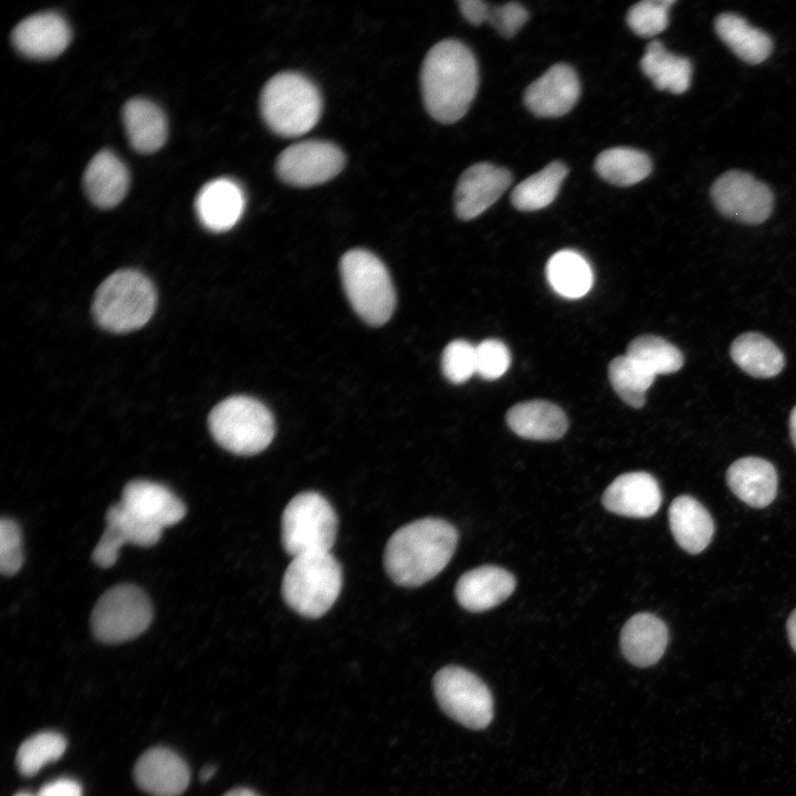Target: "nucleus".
I'll use <instances>...</instances> for the list:
<instances>
[{"mask_svg":"<svg viewBox=\"0 0 796 796\" xmlns=\"http://www.w3.org/2000/svg\"><path fill=\"white\" fill-rule=\"evenodd\" d=\"M626 355L653 376L675 373L683 365L682 353L654 335H641L632 339Z\"/></svg>","mask_w":796,"mask_h":796,"instance_id":"nucleus-33","label":"nucleus"},{"mask_svg":"<svg viewBox=\"0 0 796 796\" xmlns=\"http://www.w3.org/2000/svg\"><path fill=\"white\" fill-rule=\"evenodd\" d=\"M156 302V290L147 276L135 270H119L96 290L92 312L102 328L128 333L150 320Z\"/></svg>","mask_w":796,"mask_h":796,"instance_id":"nucleus-4","label":"nucleus"},{"mask_svg":"<svg viewBox=\"0 0 796 796\" xmlns=\"http://www.w3.org/2000/svg\"><path fill=\"white\" fill-rule=\"evenodd\" d=\"M726 482L734 495L756 509L771 504L777 492L774 465L756 457L734 461L726 471Z\"/></svg>","mask_w":796,"mask_h":796,"instance_id":"nucleus-22","label":"nucleus"},{"mask_svg":"<svg viewBox=\"0 0 796 796\" xmlns=\"http://www.w3.org/2000/svg\"><path fill=\"white\" fill-rule=\"evenodd\" d=\"M511 430L524 439L556 440L567 430L565 412L544 400H531L514 405L506 412Z\"/></svg>","mask_w":796,"mask_h":796,"instance_id":"nucleus-25","label":"nucleus"},{"mask_svg":"<svg viewBox=\"0 0 796 796\" xmlns=\"http://www.w3.org/2000/svg\"><path fill=\"white\" fill-rule=\"evenodd\" d=\"M136 784L153 796H179L190 779L184 760L166 747L147 750L137 760L134 767Z\"/></svg>","mask_w":796,"mask_h":796,"instance_id":"nucleus-17","label":"nucleus"},{"mask_svg":"<svg viewBox=\"0 0 796 796\" xmlns=\"http://www.w3.org/2000/svg\"><path fill=\"white\" fill-rule=\"evenodd\" d=\"M339 271L354 311L369 325L385 324L396 304L395 290L385 264L371 252L354 249L342 256Z\"/></svg>","mask_w":796,"mask_h":796,"instance_id":"nucleus-7","label":"nucleus"},{"mask_svg":"<svg viewBox=\"0 0 796 796\" xmlns=\"http://www.w3.org/2000/svg\"><path fill=\"white\" fill-rule=\"evenodd\" d=\"M223 796H259L253 790L248 788H234L226 793Z\"/></svg>","mask_w":796,"mask_h":796,"instance_id":"nucleus-47","label":"nucleus"},{"mask_svg":"<svg viewBox=\"0 0 796 796\" xmlns=\"http://www.w3.org/2000/svg\"><path fill=\"white\" fill-rule=\"evenodd\" d=\"M512 182L509 170L490 163H478L460 176L454 191V211L471 220L490 208Z\"/></svg>","mask_w":796,"mask_h":796,"instance_id":"nucleus-13","label":"nucleus"},{"mask_svg":"<svg viewBox=\"0 0 796 796\" xmlns=\"http://www.w3.org/2000/svg\"><path fill=\"white\" fill-rule=\"evenodd\" d=\"M23 564L22 535L19 525L10 519L0 521V572L13 576Z\"/></svg>","mask_w":796,"mask_h":796,"instance_id":"nucleus-40","label":"nucleus"},{"mask_svg":"<svg viewBox=\"0 0 796 796\" xmlns=\"http://www.w3.org/2000/svg\"><path fill=\"white\" fill-rule=\"evenodd\" d=\"M511 364L510 350L499 339L489 338L476 345V374L486 380L500 378Z\"/></svg>","mask_w":796,"mask_h":796,"instance_id":"nucleus-39","label":"nucleus"},{"mask_svg":"<svg viewBox=\"0 0 796 796\" xmlns=\"http://www.w3.org/2000/svg\"><path fill=\"white\" fill-rule=\"evenodd\" d=\"M343 584L338 561L329 553L292 557L282 580V596L297 614L318 618L336 601Z\"/></svg>","mask_w":796,"mask_h":796,"instance_id":"nucleus-5","label":"nucleus"},{"mask_svg":"<svg viewBox=\"0 0 796 796\" xmlns=\"http://www.w3.org/2000/svg\"><path fill=\"white\" fill-rule=\"evenodd\" d=\"M433 690L442 711L472 729L486 727L493 718V698L485 683L471 671L447 666L433 678Z\"/></svg>","mask_w":796,"mask_h":796,"instance_id":"nucleus-10","label":"nucleus"},{"mask_svg":"<svg viewBox=\"0 0 796 796\" xmlns=\"http://www.w3.org/2000/svg\"><path fill=\"white\" fill-rule=\"evenodd\" d=\"M710 192L723 216L743 223H762L773 210L774 197L768 186L741 170L722 174Z\"/></svg>","mask_w":796,"mask_h":796,"instance_id":"nucleus-11","label":"nucleus"},{"mask_svg":"<svg viewBox=\"0 0 796 796\" xmlns=\"http://www.w3.org/2000/svg\"><path fill=\"white\" fill-rule=\"evenodd\" d=\"M66 740L53 731H44L28 737L17 752L19 772L27 777L35 775L44 765L57 761L65 752Z\"/></svg>","mask_w":796,"mask_h":796,"instance_id":"nucleus-35","label":"nucleus"},{"mask_svg":"<svg viewBox=\"0 0 796 796\" xmlns=\"http://www.w3.org/2000/svg\"><path fill=\"white\" fill-rule=\"evenodd\" d=\"M609 381L622 401L632 408H641L646 392L656 376L627 355L614 358L608 366Z\"/></svg>","mask_w":796,"mask_h":796,"instance_id":"nucleus-34","label":"nucleus"},{"mask_svg":"<svg viewBox=\"0 0 796 796\" xmlns=\"http://www.w3.org/2000/svg\"><path fill=\"white\" fill-rule=\"evenodd\" d=\"M714 29L725 45L742 61L750 64L764 62L772 53L773 41L761 29L751 25L743 17L724 12L714 21Z\"/></svg>","mask_w":796,"mask_h":796,"instance_id":"nucleus-27","label":"nucleus"},{"mask_svg":"<svg viewBox=\"0 0 796 796\" xmlns=\"http://www.w3.org/2000/svg\"><path fill=\"white\" fill-rule=\"evenodd\" d=\"M546 276L552 289L568 298H578L593 285V271L587 260L573 250H562L551 256Z\"/></svg>","mask_w":796,"mask_h":796,"instance_id":"nucleus-30","label":"nucleus"},{"mask_svg":"<svg viewBox=\"0 0 796 796\" xmlns=\"http://www.w3.org/2000/svg\"><path fill=\"white\" fill-rule=\"evenodd\" d=\"M106 524L115 527L125 543L144 547L155 545L160 540L163 532V528L149 524L130 513L121 502L108 507Z\"/></svg>","mask_w":796,"mask_h":796,"instance_id":"nucleus-36","label":"nucleus"},{"mask_svg":"<svg viewBox=\"0 0 796 796\" xmlns=\"http://www.w3.org/2000/svg\"><path fill=\"white\" fill-rule=\"evenodd\" d=\"M730 353L742 370L756 378L774 377L782 371L785 364L779 348L758 333H745L736 337Z\"/></svg>","mask_w":796,"mask_h":796,"instance_id":"nucleus-29","label":"nucleus"},{"mask_svg":"<svg viewBox=\"0 0 796 796\" xmlns=\"http://www.w3.org/2000/svg\"><path fill=\"white\" fill-rule=\"evenodd\" d=\"M14 796H34V795H31V794H29V793H18V794L14 795Z\"/></svg>","mask_w":796,"mask_h":796,"instance_id":"nucleus-49","label":"nucleus"},{"mask_svg":"<svg viewBox=\"0 0 796 796\" xmlns=\"http://www.w3.org/2000/svg\"><path fill=\"white\" fill-rule=\"evenodd\" d=\"M668 516L671 533L679 546L688 553H701L710 544L714 533L713 519L694 498H675L669 507Z\"/></svg>","mask_w":796,"mask_h":796,"instance_id":"nucleus-24","label":"nucleus"},{"mask_svg":"<svg viewBox=\"0 0 796 796\" xmlns=\"http://www.w3.org/2000/svg\"><path fill=\"white\" fill-rule=\"evenodd\" d=\"M282 544L292 557L329 552L337 534V516L329 502L313 491L296 494L282 514Z\"/></svg>","mask_w":796,"mask_h":796,"instance_id":"nucleus-8","label":"nucleus"},{"mask_svg":"<svg viewBox=\"0 0 796 796\" xmlns=\"http://www.w3.org/2000/svg\"><path fill=\"white\" fill-rule=\"evenodd\" d=\"M668 643V628L657 616L639 612L624 625L620 647L626 659L637 667H650L662 657Z\"/></svg>","mask_w":796,"mask_h":796,"instance_id":"nucleus-21","label":"nucleus"},{"mask_svg":"<svg viewBox=\"0 0 796 796\" xmlns=\"http://www.w3.org/2000/svg\"><path fill=\"white\" fill-rule=\"evenodd\" d=\"M153 619V607L136 585L119 584L107 589L96 601L91 627L97 640L121 643L143 633Z\"/></svg>","mask_w":796,"mask_h":796,"instance_id":"nucleus-9","label":"nucleus"},{"mask_svg":"<svg viewBox=\"0 0 796 796\" xmlns=\"http://www.w3.org/2000/svg\"><path fill=\"white\" fill-rule=\"evenodd\" d=\"M245 206L241 187L229 178L206 184L197 195L195 208L201 224L210 231L230 230L240 220Z\"/></svg>","mask_w":796,"mask_h":796,"instance_id":"nucleus-20","label":"nucleus"},{"mask_svg":"<svg viewBox=\"0 0 796 796\" xmlns=\"http://www.w3.org/2000/svg\"><path fill=\"white\" fill-rule=\"evenodd\" d=\"M124 544L126 543L118 531L112 525L106 524V528L92 553L93 562L103 568L113 566Z\"/></svg>","mask_w":796,"mask_h":796,"instance_id":"nucleus-42","label":"nucleus"},{"mask_svg":"<svg viewBox=\"0 0 796 796\" xmlns=\"http://www.w3.org/2000/svg\"><path fill=\"white\" fill-rule=\"evenodd\" d=\"M322 96L303 74L281 72L272 76L260 95L265 124L284 137H297L311 130L322 113Z\"/></svg>","mask_w":796,"mask_h":796,"instance_id":"nucleus-3","label":"nucleus"},{"mask_svg":"<svg viewBox=\"0 0 796 796\" xmlns=\"http://www.w3.org/2000/svg\"><path fill=\"white\" fill-rule=\"evenodd\" d=\"M441 367L449 381H467L476 374V346L463 339L449 343L442 354Z\"/></svg>","mask_w":796,"mask_h":796,"instance_id":"nucleus-38","label":"nucleus"},{"mask_svg":"<svg viewBox=\"0 0 796 796\" xmlns=\"http://www.w3.org/2000/svg\"><path fill=\"white\" fill-rule=\"evenodd\" d=\"M528 20L527 10L517 2L490 8L488 21L502 36L512 38Z\"/></svg>","mask_w":796,"mask_h":796,"instance_id":"nucleus-41","label":"nucleus"},{"mask_svg":"<svg viewBox=\"0 0 796 796\" xmlns=\"http://www.w3.org/2000/svg\"><path fill=\"white\" fill-rule=\"evenodd\" d=\"M345 164L342 149L324 140H304L286 147L276 158L275 171L296 187L320 185L338 175Z\"/></svg>","mask_w":796,"mask_h":796,"instance_id":"nucleus-12","label":"nucleus"},{"mask_svg":"<svg viewBox=\"0 0 796 796\" xmlns=\"http://www.w3.org/2000/svg\"><path fill=\"white\" fill-rule=\"evenodd\" d=\"M214 773H216V767L213 765H207V766L202 767V769L200 771V779L202 782H207L211 777H213Z\"/></svg>","mask_w":796,"mask_h":796,"instance_id":"nucleus-48","label":"nucleus"},{"mask_svg":"<svg viewBox=\"0 0 796 796\" xmlns=\"http://www.w3.org/2000/svg\"><path fill=\"white\" fill-rule=\"evenodd\" d=\"M420 85L425 107L436 121L446 124L459 121L468 112L479 85L473 53L454 39L436 43L423 59Z\"/></svg>","mask_w":796,"mask_h":796,"instance_id":"nucleus-1","label":"nucleus"},{"mask_svg":"<svg viewBox=\"0 0 796 796\" xmlns=\"http://www.w3.org/2000/svg\"><path fill=\"white\" fill-rule=\"evenodd\" d=\"M786 626L789 642L793 649L796 651V609L790 614Z\"/></svg>","mask_w":796,"mask_h":796,"instance_id":"nucleus-45","label":"nucleus"},{"mask_svg":"<svg viewBox=\"0 0 796 796\" xmlns=\"http://www.w3.org/2000/svg\"><path fill=\"white\" fill-rule=\"evenodd\" d=\"M661 500L657 480L647 472H629L617 476L603 495V504L608 511L640 519L653 515Z\"/></svg>","mask_w":796,"mask_h":796,"instance_id":"nucleus-18","label":"nucleus"},{"mask_svg":"<svg viewBox=\"0 0 796 796\" xmlns=\"http://www.w3.org/2000/svg\"><path fill=\"white\" fill-rule=\"evenodd\" d=\"M208 426L223 449L239 455L260 453L275 432L271 411L247 396H232L219 402L209 413Z\"/></svg>","mask_w":796,"mask_h":796,"instance_id":"nucleus-6","label":"nucleus"},{"mask_svg":"<svg viewBox=\"0 0 796 796\" xmlns=\"http://www.w3.org/2000/svg\"><path fill=\"white\" fill-rule=\"evenodd\" d=\"M83 186L94 205L104 209L113 208L126 196L129 174L115 154L103 149L88 163L83 175Z\"/></svg>","mask_w":796,"mask_h":796,"instance_id":"nucleus-23","label":"nucleus"},{"mask_svg":"<svg viewBox=\"0 0 796 796\" xmlns=\"http://www.w3.org/2000/svg\"><path fill=\"white\" fill-rule=\"evenodd\" d=\"M515 578L506 569L483 565L464 573L458 580L454 594L461 607L469 611L489 610L511 596Z\"/></svg>","mask_w":796,"mask_h":796,"instance_id":"nucleus-19","label":"nucleus"},{"mask_svg":"<svg viewBox=\"0 0 796 796\" xmlns=\"http://www.w3.org/2000/svg\"><path fill=\"white\" fill-rule=\"evenodd\" d=\"M640 67L659 91L679 95L691 85V61L669 52L659 40H653L647 45L640 60Z\"/></svg>","mask_w":796,"mask_h":796,"instance_id":"nucleus-28","label":"nucleus"},{"mask_svg":"<svg viewBox=\"0 0 796 796\" xmlns=\"http://www.w3.org/2000/svg\"><path fill=\"white\" fill-rule=\"evenodd\" d=\"M36 796H82V787L76 781L63 777L44 784Z\"/></svg>","mask_w":796,"mask_h":796,"instance_id":"nucleus-43","label":"nucleus"},{"mask_svg":"<svg viewBox=\"0 0 796 796\" xmlns=\"http://www.w3.org/2000/svg\"><path fill=\"white\" fill-rule=\"evenodd\" d=\"M121 504L140 520L160 528L179 523L186 515L184 502L160 483L135 480L122 493Z\"/></svg>","mask_w":796,"mask_h":796,"instance_id":"nucleus-15","label":"nucleus"},{"mask_svg":"<svg viewBox=\"0 0 796 796\" xmlns=\"http://www.w3.org/2000/svg\"><path fill=\"white\" fill-rule=\"evenodd\" d=\"M122 117L129 144L136 151L151 154L166 143L167 119L155 103L145 98L129 100L123 107Z\"/></svg>","mask_w":796,"mask_h":796,"instance_id":"nucleus-26","label":"nucleus"},{"mask_svg":"<svg viewBox=\"0 0 796 796\" xmlns=\"http://www.w3.org/2000/svg\"><path fill=\"white\" fill-rule=\"evenodd\" d=\"M789 430L793 443L796 448V406L793 408L789 416Z\"/></svg>","mask_w":796,"mask_h":796,"instance_id":"nucleus-46","label":"nucleus"},{"mask_svg":"<svg viewBox=\"0 0 796 796\" xmlns=\"http://www.w3.org/2000/svg\"><path fill=\"white\" fill-rule=\"evenodd\" d=\"M674 2V0L640 1L628 10L627 23L639 36H654L667 29L670 7Z\"/></svg>","mask_w":796,"mask_h":796,"instance_id":"nucleus-37","label":"nucleus"},{"mask_svg":"<svg viewBox=\"0 0 796 796\" xmlns=\"http://www.w3.org/2000/svg\"><path fill=\"white\" fill-rule=\"evenodd\" d=\"M567 172L568 169L562 161L549 163L513 189L512 205L521 211H535L547 207L555 200Z\"/></svg>","mask_w":796,"mask_h":796,"instance_id":"nucleus-32","label":"nucleus"},{"mask_svg":"<svg viewBox=\"0 0 796 796\" xmlns=\"http://www.w3.org/2000/svg\"><path fill=\"white\" fill-rule=\"evenodd\" d=\"M462 15L474 25H480L488 21L490 7L481 0H460L458 1Z\"/></svg>","mask_w":796,"mask_h":796,"instance_id":"nucleus-44","label":"nucleus"},{"mask_svg":"<svg viewBox=\"0 0 796 796\" xmlns=\"http://www.w3.org/2000/svg\"><path fill=\"white\" fill-rule=\"evenodd\" d=\"M12 43L23 55L45 60L60 55L69 45L71 30L63 17L55 12L30 15L15 25Z\"/></svg>","mask_w":796,"mask_h":796,"instance_id":"nucleus-16","label":"nucleus"},{"mask_svg":"<svg viewBox=\"0 0 796 796\" xmlns=\"http://www.w3.org/2000/svg\"><path fill=\"white\" fill-rule=\"evenodd\" d=\"M580 84L573 67L558 63L527 86L524 103L538 117H559L577 103Z\"/></svg>","mask_w":796,"mask_h":796,"instance_id":"nucleus-14","label":"nucleus"},{"mask_svg":"<svg viewBox=\"0 0 796 796\" xmlns=\"http://www.w3.org/2000/svg\"><path fill=\"white\" fill-rule=\"evenodd\" d=\"M458 537L455 527L441 519L426 517L406 524L386 544L385 569L397 585L420 586L448 565Z\"/></svg>","mask_w":796,"mask_h":796,"instance_id":"nucleus-2","label":"nucleus"},{"mask_svg":"<svg viewBox=\"0 0 796 796\" xmlns=\"http://www.w3.org/2000/svg\"><path fill=\"white\" fill-rule=\"evenodd\" d=\"M594 166L603 179L617 186L635 185L652 170L650 157L629 147L605 149L596 157Z\"/></svg>","mask_w":796,"mask_h":796,"instance_id":"nucleus-31","label":"nucleus"}]
</instances>
